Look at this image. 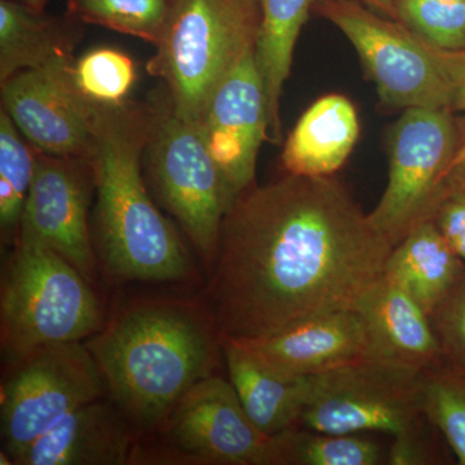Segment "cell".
I'll list each match as a JSON object with an SVG mask.
<instances>
[{
    "instance_id": "cell-15",
    "label": "cell",
    "mask_w": 465,
    "mask_h": 465,
    "mask_svg": "<svg viewBox=\"0 0 465 465\" xmlns=\"http://www.w3.org/2000/svg\"><path fill=\"white\" fill-rule=\"evenodd\" d=\"M140 433L105 396L73 410L15 458V465L136 464Z\"/></svg>"
},
{
    "instance_id": "cell-22",
    "label": "cell",
    "mask_w": 465,
    "mask_h": 465,
    "mask_svg": "<svg viewBox=\"0 0 465 465\" xmlns=\"http://www.w3.org/2000/svg\"><path fill=\"white\" fill-rule=\"evenodd\" d=\"M262 21L255 57L268 100L269 130L275 143L282 139L280 100L292 66L296 42L316 0H259Z\"/></svg>"
},
{
    "instance_id": "cell-5",
    "label": "cell",
    "mask_w": 465,
    "mask_h": 465,
    "mask_svg": "<svg viewBox=\"0 0 465 465\" xmlns=\"http://www.w3.org/2000/svg\"><path fill=\"white\" fill-rule=\"evenodd\" d=\"M260 21L259 0H173L146 67L166 84L174 114L197 124L223 79L255 50Z\"/></svg>"
},
{
    "instance_id": "cell-16",
    "label": "cell",
    "mask_w": 465,
    "mask_h": 465,
    "mask_svg": "<svg viewBox=\"0 0 465 465\" xmlns=\"http://www.w3.org/2000/svg\"><path fill=\"white\" fill-rule=\"evenodd\" d=\"M284 375L309 378L369 356L365 324L354 309L308 318L282 331L237 341Z\"/></svg>"
},
{
    "instance_id": "cell-27",
    "label": "cell",
    "mask_w": 465,
    "mask_h": 465,
    "mask_svg": "<svg viewBox=\"0 0 465 465\" xmlns=\"http://www.w3.org/2000/svg\"><path fill=\"white\" fill-rule=\"evenodd\" d=\"M423 411L465 465V371L445 358L424 369Z\"/></svg>"
},
{
    "instance_id": "cell-11",
    "label": "cell",
    "mask_w": 465,
    "mask_h": 465,
    "mask_svg": "<svg viewBox=\"0 0 465 465\" xmlns=\"http://www.w3.org/2000/svg\"><path fill=\"white\" fill-rule=\"evenodd\" d=\"M387 188L370 222L396 246L414 226L432 219L448 193L457 152L451 110L407 108L391 134Z\"/></svg>"
},
{
    "instance_id": "cell-18",
    "label": "cell",
    "mask_w": 465,
    "mask_h": 465,
    "mask_svg": "<svg viewBox=\"0 0 465 465\" xmlns=\"http://www.w3.org/2000/svg\"><path fill=\"white\" fill-rule=\"evenodd\" d=\"M223 351L229 381L256 427L269 437L298 427L307 402L309 378L277 371L232 339L223 338Z\"/></svg>"
},
{
    "instance_id": "cell-37",
    "label": "cell",
    "mask_w": 465,
    "mask_h": 465,
    "mask_svg": "<svg viewBox=\"0 0 465 465\" xmlns=\"http://www.w3.org/2000/svg\"><path fill=\"white\" fill-rule=\"evenodd\" d=\"M457 2L465 3V0H457Z\"/></svg>"
},
{
    "instance_id": "cell-24",
    "label": "cell",
    "mask_w": 465,
    "mask_h": 465,
    "mask_svg": "<svg viewBox=\"0 0 465 465\" xmlns=\"http://www.w3.org/2000/svg\"><path fill=\"white\" fill-rule=\"evenodd\" d=\"M280 465H378L382 450L360 433L316 432L293 427L277 434Z\"/></svg>"
},
{
    "instance_id": "cell-13",
    "label": "cell",
    "mask_w": 465,
    "mask_h": 465,
    "mask_svg": "<svg viewBox=\"0 0 465 465\" xmlns=\"http://www.w3.org/2000/svg\"><path fill=\"white\" fill-rule=\"evenodd\" d=\"M195 124L234 203L253 186L259 150L269 130L268 100L255 50L223 79Z\"/></svg>"
},
{
    "instance_id": "cell-6",
    "label": "cell",
    "mask_w": 465,
    "mask_h": 465,
    "mask_svg": "<svg viewBox=\"0 0 465 465\" xmlns=\"http://www.w3.org/2000/svg\"><path fill=\"white\" fill-rule=\"evenodd\" d=\"M153 194L182 226L208 271L219 253L223 220L232 201L197 124L155 109L143 155Z\"/></svg>"
},
{
    "instance_id": "cell-30",
    "label": "cell",
    "mask_w": 465,
    "mask_h": 465,
    "mask_svg": "<svg viewBox=\"0 0 465 465\" xmlns=\"http://www.w3.org/2000/svg\"><path fill=\"white\" fill-rule=\"evenodd\" d=\"M432 219L450 247L465 262V189L450 186Z\"/></svg>"
},
{
    "instance_id": "cell-12",
    "label": "cell",
    "mask_w": 465,
    "mask_h": 465,
    "mask_svg": "<svg viewBox=\"0 0 465 465\" xmlns=\"http://www.w3.org/2000/svg\"><path fill=\"white\" fill-rule=\"evenodd\" d=\"M35 152V171L17 240L54 250L94 282L97 258L88 224L94 189L90 161Z\"/></svg>"
},
{
    "instance_id": "cell-9",
    "label": "cell",
    "mask_w": 465,
    "mask_h": 465,
    "mask_svg": "<svg viewBox=\"0 0 465 465\" xmlns=\"http://www.w3.org/2000/svg\"><path fill=\"white\" fill-rule=\"evenodd\" d=\"M106 396L99 366L84 341L34 349L11 365L0 390L3 450L15 458L64 416Z\"/></svg>"
},
{
    "instance_id": "cell-20",
    "label": "cell",
    "mask_w": 465,
    "mask_h": 465,
    "mask_svg": "<svg viewBox=\"0 0 465 465\" xmlns=\"http://www.w3.org/2000/svg\"><path fill=\"white\" fill-rule=\"evenodd\" d=\"M75 18L0 0V84L24 70L41 69L74 58L81 27Z\"/></svg>"
},
{
    "instance_id": "cell-35",
    "label": "cell",
    "mask_w": 465,
    "mask_h": 465,
    "mask_svg": "<svg viewBox=\"0 0 465 465\" xmlns=\"http://www.w3.org/2000/svg\"><path fill=\"white\" fill-rule=\"evenodd\" d=\"M449 186H457V188L465 189V167L459 168L449 176Z\"/></svg>"
},
{
    "instance_id": "cell-10",
    "label": "cell",
    "mask_w": 465,
    "mask_h": 465,
    "mask_svg": "<svg viewBox=\"0 0 465 465\" xmlns=\"http://www.w3.org/2000/svg\"><path fill=\"white\" fill-rule=\"evenodd\" d=\"M145 464L280 465L277 437L251 420L232 382L213 375L193 385L159 430Z\"/></svg>"
},
{
    "instance_id": "cell-36",
    "label": "cell",
    "mask_w": 465,
    "mask_h": 465,
    "mask_svg": "<svg viewBox=\"0 0 465 465\" xmlns=\"http://www.w3.org/2000/svg\"><path fill=\"white\" fill-rule=\"evenodd\" d=\"M12 2L20 3V5H26L34 11L45 12V7L51 0H12Z\"/></svg>"
},
{
    "instance_id": "cell-3",
    "label": "cell",
    "mask_w": 465,
    "mask_h": 465,
    "mask_svg": "<svg viewBox=\"0 0 465 465\" xmlns=\"http://www.w3.org/2000/svg\"><path fill=\"white\" fill-rule=\"evenodd\" d=\"M154 115L150 106L128 103L97 110L94 121L88 157L97 193L92 241L97 262L116 283L183 282L193 275L188 249L143 176Z\"/></svg>"
},
{
    "instance_id": "cell-31",
    "label": "cell",
    "mask_w": 465,
    "mask_h": 465,
    "mask_svg": "<svg viewBox=\"0 0 465 465\" xmlns=\"http://www.w3.org/2000/svg\"><path fill=\"white\" fill-rule=\"evenodd\" d=\"M425 421L418 427L394 437L390 455H388V463L391 465L434 463L432 450H430V443H428L427 437H425Z\"/></svg>"
},
{
    "instance_id": "cell-1",
    "label": "cell",
    "mask_w": 465,
    "mask_h": 465,
    "mask_svg": "<svg viewBox=\"0 0 465 465\" xmlns=\"http://www.w3.org/2000/svg\"><path fill=\"white\" fill-rule=\"evenodd\" d=\"M391 250L336 180L287 173L229 208L206 305L223 338H265L353 309Z\"/></svg>"
},
{
    "instance_id": "cell-7",
    "label": "cell",
    "mask_w": 465,
    "mask_h": 465,
    "mask_svg": "<svg viewBox=\"0 0 465 465\" xmlns=\"http://www.w3.org/2000/svg\"><path fill=\"white\" fill-rule=\"evenodd\" d=\"M314 9L341 30L391 108L451 110L455 52L439 50L358 0H316Z\"/></svg>"
},
{
    "instance_id": "cell-14",
    "label": "cell",
    "mask_w": 465,
    "mask_h": 465,
    "mask_svg": "<svg viewBox=\"0 0 465 465\" xmlns=\"http://www.w3.org/2000/svg\"><path fill=\"white\" fill-rule=\"evenodd\" d=\"M66 61L24 70L0 84L2 108L34 149L88 159L99 109L91 108L73 90L64 73Z\"/></svg>"
},
{
    "instance_id": "cell-26",
    "label": "cell",
    "mask_w": 465,
    "mask_h": 465,
    "mask_svg": "<svg viewBox=\"0 0 465 465\" xmlns=\"http://www.w3.org/2000/svg\"><path fill=\"white\" fill-rule=\"evenodd\" d=\"M173 0H69L67 16L157 45Z\"/></svg>"
},
{
    "instance_id": "cell-29",
    "label": "cell",
    "mask_w": 465,
    "mask_h": 465,
    "mask_svg": "<svg viewBox=\"0 0 465 465\" xmlns=\"http://www.w3.org/2000/svg\"><path fill=\"white\" fill-rule=\"evenodd\" d=\"M430 318L443 358L465 371V273Z\"/></svg>"
},
{
    "instance_id": "cell-8",
    "label": "cell",
    "mask_w": 465,
    "mask_h": 465,
    "mask_svg": "<svg viewBox=\"0 0 465 465\" xmlns=\"http://www.w3.org/2000/svg\"><path fill=\"white\" fill-rule=\"evenodd\" d=\"M424 370L363 357L309 376L307 402L298 427L316 432H385L396 437L427 420Z\"/></svg>"
},
{
    "instance_id": "cell-2",
    "label": "cell",
    "mask_w": 465,
    "mask_h": 465,
    "mask_svg": "<svg viewBox=\"0 0 465 465\" xmlns=\"http://www.w3.org/2000/svg\"><path fill=\"white\" fill-rule=\"evenodd\" d=\"M106 396L137 432L152 436L193 385L215 372L223 335L206 302L142 299L84 341Z\"/></svg>"
},
{
    "instance_id": "cell-33",
    "label": "cell",
    "mask_w": 465,
    "mask_h": 465,
    "mask_svg": "<svg viewBox=\"0 0 465 465\" xmlns=\"http://www.w3.org/2000/svg\"><path fill=\"white\" fill-rule=\"evenodd\" d=\"M363 3L367 7L375 8L376 11H381L382 14L387 15L396 20V2L397 0H358Z\"/></svg>"
},
{
    "instance_id": "cell-23",
    "label": "cell",
    "mask_w": 465,
    "mask_h": 465,
    "mask_svg": "<svg viewBox=\"0 0 465 465\" xmlns=\"http://www.w3.org/2000/svg\"><path fill=\"white\" fill-rule=\"evenodd\" d=\"M64 73L79 97L94 109H114L128 104L136 82L133 58L113 48H96L64 64Z\"/></svg>"
},
{
    "instance_id": "cell-21",
    "label": "cell",
    "mask_w": 465,
    "mask_h": 465,
    "mask_svg": "<svg viewBox=\"0 0 465 465\" xmlns=\"http://www.w3.org/2000/svg\"><path fill=\"white\" fill-rule=\"evenodd\" d=\"M465 273L433 219L424 220L391 250L384 275L430 316Z\"/></svg>"
},
{
    "instance_id": "cell-25",
    "label": "cell",
    "mask_w": 465,
    "mask_h": 465,
    "mask_svg": "<svg viewBox=\"0 0 465 465\" xmlns=\"http://www.w3.org/2000/svg\"><path fill=\"white\" fill-rule=\"evenodd\" d=\"M35 149L17 130L11 116L0 109V229L3 241L17 240L34 171Z\"/></svg>"
},
{
    "instance_id": "cell-4",
    "label": "cell",
    "mask_w": 465,
    "mask_h": 465,
    "mask_svg": "<svg viewBox=\"0 0 465 465\" xmlns=\"http://www.w3.org/2000/svg\"><path fill=\"white\" fill-rule=\"evenodd\" d=\"M104 324L90 281L54 250L16 240L3 265L0 336L14 365L34 349L84 341Z\"/></svg>"
},
{
    "instance_id": "cell-19",
    "label": "cell",
    "mask_w": 465,
    "mask_h": 465,
    "mask_svg": "<svg viewBox=\"0 0 465 465\" xmlns=\"http://www.w3.org/2000/svg\"><path fill=\"white\" fill-rule=\"evenodd\" d=\"M360 134L357 110L347 97L327 94L302 115L284 143L282 163L296 176H331L345 163Z\"/></svg>"
},
{
    "instance_id": "cell-28",
    "label": "cell",
    "mask_w": 465,
    "mask_h": 465,
    "mask_svg": "<svg viewBox=\"0 0 465 465\" xmlns=\"http://www.w3.org/2000/svg\"><path fill=\"white\" fill-rule=\"evenodd\" d=\"M396 20L439 50L465 51V3L397 0Z\"/></svg>"
},
{
    "instance_id": "cell-34",
    "label": "cell",
    "mask_w": 465,
    "mask_h": 465,
    "mask_svg": "<svg viewBox=\"0 0 465 465\" xmlns=\"http://www.w3.org/2000/svg\"><path fill=\"white\" fill-rule=\"evenodd\" d=\"M465 167V143L460 148L457 149L455 152L454 157L451 159V163L449 166V176L451 173H454L455 170H459V168Z\"/></svg>"
},
{
    "instance_id": "cell-17",
    "label": "cell",
    "mask_w": 465,
    "mask_h": 465,
    "mask_svg": "<svg viewBox=\"0 0 465 465\" xmlns=\"http://www.w3.org/2000/svg\"><path fill=\"white\" fill-rule=\"evenodd\" d=\"M353 309L365 324L369 357L421 370L442 360L430 316L384 274L365 291Z\"/></svg>"
},
{
    "instance_id": "cell-32",
    "label": "cell",
    "mask_w": 465,
    "mask_h": 465,
    "mask_svg": "<svg viewBox=\"0 0 465 465\" xmlns=\"http://www.w3.org/2000/svg\"><path fill=\"white\" fill-rule=\"evenodd\" d=\"M452 109L465 112V51L455 54L452 66Z\"/></svg>"
}]
</instances>
